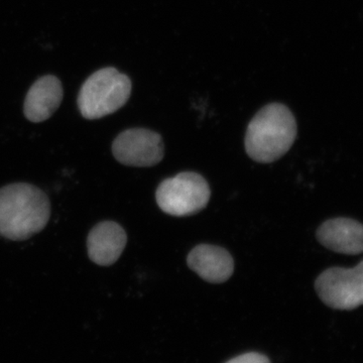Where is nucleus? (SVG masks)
Masks as SVG:
<instances>
[{
	"instance_id": "1",
	"label": "nucleus",
	"mask_w": 363,
	"mask_h": 363,
	"mask_svg": "<svg viewBox=\"0 0 363 363\" xmlns=\"http://www.w3.org/2000/svg\"><path fill=\"white\" fill-rule=\"evenodd\" d=\"M51 216L44 191L32 184L14 183L0 189V236L26 240L40 233Z\"/></svg>"
},
{
	"instance_id": "3",
	"label": "nucleus",
	"mask_w": 363,
	"mask_h": 363,
	"mask_svg": "<svg viewBox=\"0 0 363 363\" xmlns=\"http://www.w3.org/2000/svg\"><path fill=\"white\" fill-rule=\"evenodd\" d=\"M131 81L116 68L101 69L85 81L78 95V108L86 119H99L121 109L130 99Z\"/></svg>"
},
{
	"instance_id": "10",
	"label": "nucleus",
	"mask_w": 363,
	"mask_h": 363,
	"mask_svg": "<svg viewBox=\"0 0 363 363\" xmlns=\"http://www.w3.org/2000/svg\"><path fill=\"white\" fill-rule=\"evenodd\" d=\"M63 86L55 76L47 75L35 81L28 90L23 112L32 123L47 121L59 108L63 100Z\"/></svg>"
},
{
	"instance_id": "7",
	"label": "nucleus",
	"mask_w": 363,
	"mask_h": 363,
	"mask_svg": "<svg viewBox=\"0 0 363 363\" xmlns=\"http://www.w3.org/2000/svg\"><path fill=\"white\" fill-rule=\"evenodd\" d=\"M126 242L128 235L118 223L100 222L88 234V257L98 266H111L123 255Z\"/></svg>"
},
{
	"instance_id": "2",
	"label": "nucleus",
	"mask_w": 363,
	"mask_h": 363,
	"mask_svg": "<svg viewBox=\"0 0 363 363\" xmlns=\"http://www.w3.org/2000/svg\"><path fill=\"white\" fill-rule=\"evenodd\" d=\"M297 138L295 116L286 105L271 104L262 109L247 126L245 150L253 161L269 164L281 159Z\"/></svg>"
},
{
	"instance_id": "9",
	"label": "nucleus",
	"mask_w": 363,
	"mask_h": 363,
	"mask_svg": "<svg viewBox=\"0 0 363 363\" xmlns=\"http://www.w3.org/2000/svg\"><path fill=\"white\" fill-rule=\"evenodd\" d=\"M187 262L189 267L208 283H224L234 271L230 253L215 245H198L189 253Z\"/></svg>"
},
{
	"instance_id": "11",
	"label": "nucleus",
	"mask_w": 363,
	"mask_h": 363,
	"mask_svg": "<svg viewBox=\"0 0 363 363\" xmlns=\"http://www.w3.org/2000/svg\"><path fill=\"white\" fill-rule=\"evenodd\" d=\"M226 363H271L269 358L262 353L248 352L233 358Z\"/></svg>"
},
{
	"instance_id": "8",
	"label": "nucleus",
	"mask_w": 363,
	"mask_h": 363,
	"mask_svg": "<svg viewBox=\"0 0 363 363\" xmlns=\"http://www.w3.org/2000/svg\"><path fill=\"white\" fill-rule=\"evenodd\" d=\"M317 240L332 252L355 255L363 252V225L350 218L327 220L318 228Z\"/></svg>"
},
{
	"instance_id": "5",
	"label": "nucleus",
	"mask_w": 363,
	"mask_h": 363,
	"mask_svg": "<svg viewBox=\"0 0 363 363\" xmlns=\"http://www.w3.org/2000/svg\"><path fill=\"white\" fill-rule=\"evenodd\" d=\"M318 296L332 309L353 310L363 305V260L353 269L332 267L315 283Z\"/></svg>"
},
{
	"instance_id": "4",
	"label": "nucleus",
	"mask_w": 363,
	"mask_h": 363,
	"mask_svg": "<svg viewBox=\"0 0 363 363\" xmlns=\"http://www.w3.org/2000/svg\"><path fill=\"white\" fill-rule=\"evenodd\" d=\"M157 205L172 216H188L201 211L210 199L207 181L199 174L184 172L162 181L156 193Z\"/></svg>"
},
{
	"instance_id": "6",
	"label": "nucleus",
	"mask_w": 363,
	"mask_h": 363,
	"mask_svg": "<svg viewBox=\"0 0 363 363\" xmlns=\"http://www.w3.org/2000/svg\"><path fill=\"white\" fill-rule=\"evenodd\" d=\"M162 136L147 128H130L117 135L112 152L124 166L147 168L156 166L164 157Z\"/></svg>"
}]
</instances>
